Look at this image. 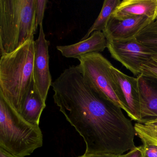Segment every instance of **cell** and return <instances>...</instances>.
<instances>
[{
  "label": "cell",
  "instance_id": "5",
  "mask_svg": "<svg viewBox=\"0 0 157 157\" xmlns=\"http://www.w3.org/2000/svg\"><path fill=\"white\" fill-rule=\"evenodd\" d=\"M78 65L83 78L90 87L101 96L110 100L126 113L120 99L119 90L110 70L111 62L100 53L79 56Z\"/></svg>",
  "mask_w": 157,
  "mask_h": 157
},
{
  "label": "cell",
  "instance_id": "16",
  "mask_svg": "<svg viewBox=\"0 0 157 157\" xmlns=\"http://www.w3.org/2000/svg\"><path fill=\"white\" fill-rule=\"evenodd\" d=\"M136 134L143 144L157 146V127L148 126L137 123L134 125Z\"/></svg>",
  "mask_w": 157,
  "mask_h": 157
},
{
  "label": "cell",
  "instance_id": "8",
  "mask_svg": "<svg viewBox=\"0 0 157 157\" xmlns=\"http://www.w3.org/2000/svg\"><path fill=\"white\" fill-rule=\"evenodd\" d=\"M110 70L120 94V99L131 120L140 123V103L137 78L130 77L114 67Z\"/></svg>",
  "mask_w": 157,
  "mask_h": 157
},
{
  "label": "cell",
  "instance_id": "1",
  "mask_svg": "<svg viewBox=\"0 0 157 157\" xmlns=\"http://www.w3.org/2000/svg\"><path fill=\"white\" fill-rule=\"evenodd\" d=\"M51 86L55 103L84 140V154L120 156L136 147L131 120L89 86L78 66L65 70Z\"/></svg>",
  "mask_w": 157,
  "mask_h": 157
},
{
  "label": "cell",
  "instance_id": "7",
  "mask_svg": "<svg viewBox=\"0 0 157 157\" xmlns=\"http://www.w3.org/2000/svg\"><path fill=\"white\" fill-rule=\"evenodd\" d=\"M39 26V36L35 41L34 82L36 91L45 102L48 90L53 82L49 68V42L46 39L43 24Z\"/></svg>",
  "mask_w": 157,
  "mask_h": 157
},
{
  "label": "cell",
  "instance_id": "20",
  "mask_svg": "<svg viewBox=\"0 0 157 157\" xmlns=\"http://www.w3.org/2000/svg\"><path fill=\"white\" fill-rule=\"evenodd\" d=\"M143 147L142 145L136 147L128 151L127 153L121 155L122 157H142Z\"/></svg>",
  "mask_w": 157,
  "mask_h": 157
},
{
  "label": "cell",
  "instance_id": "14",
  "mask_svg": "<svg viewBox=\"0 0 157 157\" xmlns=\"http://www.w3.org/2000/svg\"><path fill=\"white\" fill-rule=\"evenodd\" d=\"M121 1L120 0H105L104 1L101 10L91 27L89 29L86 34L81 39L85 40L89 38L91 35L96 31L102 32L105 28L106 23L112 16L117 7Z\"/></svg>",
  "mask_w": 157,
  "mask_h": 157
},
{
  "label": "cell",
  "instance_id": "23",
  "mask_svg": "<svg viewBox=\"0 0 157 157\" xmlns=\"http://www.w3.org/2000/svg\"><path fill=\"white\" fill-rule=\"evenodd\" d=\"M144 124L148 126L152 127H157V118L148 121Z\"/></svg>",
  "mask_w": 157,
  "mask_h": 157
},
{
  "label": "cell",
  "instance_id": "19",
  "mask_svg": "<svg viewBox=\"0 0 157 157\" xmlns=\"http://www.w3.org/2000/svg\"><path fill=\"white\" fill-rule=\"evenodd\" d=\"M142 157H157V146L143 144Z\"/></svg>",
  "mask_w": 157,
  "mask_h": 157
},
{
  "label": "cell",
  "instance_id": "13",
  "mask_svg": "<svg viewBox=\"0 0 157 157\" xmlns=\"http://www.w3.org/2000/svg\"><path fill=\"white\" fill-rule=\"evenodd\" d=\"M45 107V102L36 91L34 82L25 98L20 115L30 124L39 126L41 115Z\"/></svg>",
  "mask_w": 157,
  "mask_h": 157
},
{
  "label": "cell",
  "instance_id": "9",
  "mask_svg": "<svg viewBox=\"0 0 157 157\" xmlns=\"http://www.w3.org/2000/svg\"><path fill=\"white\" fill-rule=\"evenodd\" d=\"M154 21L146 16L118 19L111 16L102 31L107 42L135 38L137 34Z\"/></svg>",
  "mask_w": 157,
  "mask_h": 157
},
{
  "label": "cell",
  "instance_id": "3",
  "mask_svg": "<svg viewBox=\"0 0 157 157\" xmlns=\"http://www.w3.org/2000/svg\"><path fill=\"white\" fill-rule=\"evenodd\" d=\"M36 0L0 1L1 56L18 49L36 34Z\"/></svg>",
  "mask_w": 157,
  "mask_h": 157
},
{
  "label": "cell",
  "instance_id": "21",
  "mask_svg": "<svg viewBox=\"0 0 157 157\" xmlns=\"http://www.w3.org/2000/svg\"><path fill=\"white\" fill-rule=\"evenodd\" d=\"M78 157H122L121 155L116 156V155H108V154H84L82 156Z\"/></svg>",
  "mask_w": 157,
  "mask_h": 157
},
{
  "label": "cell",
  "instance_id": "12",
  "mask_svg": "<svg viewBox=\"0 0 157 157\" xmlns=\"http://www.w3.org/2000/svg\"><path fill=\"white\" fill-rule=\"evenodd\" d=\"M107 46V41L103 33L96 31L85 40L69 45L58 46L56 48L63 56L77 59L85 54L103 52Z\"/></svg>",
  "mask_w": 157,
  "mask_h": 157
},
{
  "label": "cell",
  "instance_id": "17",
  "mask_svg": "<svg viewBox=\"0 0 157 157\" xmlns=\"http://www.w3.org/2000/svg\"><path fill=\"white\" fill-rule=\"evenodd\" d=\"M140 71L141 75L157 79V55L142 64Z\"/></svg>",
  "mask_w": 157,
  "mask_h": 157
},
{
  "label": "cell",
  "instance_id": "18",
  "mask_svg": "<svg viewBox=\"0 0 157 157\" xmlns=\"http://www.w3.org/2000/svg\"><path fill=\"white\" fill-rule=\"evenodd\" d=\"M48 2V1L47 0H36V25L37 27L43 24L45 10Z\"/></svg>",
  "mask_w": 157,
  "mask_h": 157
},
{
  "label": "cell",
  "instance_id": "2",
  "mask_svg": "<svg viewBox=\"0 0 157 157\" xmlns=\"http://www.w3.org/2000/svg\"><path fill=\"white\" fill-rule=\"evenodd\" d=\"M35 41L33 36L0 59V95L19 114L34 82Z\"/></svg>",
  "mask_w": 157,
  "mask_h": 157
},
{
  "label": "cell",
  "instance_id": "4",
  "mask_svg": "<svg viewBox=\"0 0 157 157\" xmlns=\"http://www.w3.org/2000/svg\"><path fill=\"white\" fill-rule=\"evenodd\" d=\"M43 144L39 126L25 120L0 95V147L15 156L24 157Z\"/></svg>",
  "mask_w": 157,
  "mask_h": 157
},
{
  "label": "cell",
  "instance_id": "6",
  "mask_svg": "<svg viewBox=\"0 0 157 157\" xmlns=\"http://www.w3.org/2000/svg\"><path fill=\"white\" fill-rule=\"evenodd\" d=\"M107 48L114 59L137 77L141 74V65L157 55L136 37L107 42Z\"/></svg>",
  "mask_w": 157,
  "mask_h": 157
},
{
  "label": "cell",
  "instance_id": "22",
  "mask_svg": "<svg viewBox=\"0 0 157 157\" xmlns=\"http://www.w3.org/2000/svg\"><path fill=\"white\" fill-rule=\"evenodd\" d=\"M0 157H21L15 156L6 151L2 148L0 147Z\"/></svg>",
  "mask_w": 157,
  "mask_h": 157
},
{
  "label": "cell",
  "instance_id": "10",
  "mask_svg": "<svg viewBox=\"0 0 157 157\" xmlns=\"http://www.w3.org/2000/svg\"><path fill=\"white\" fill-rule=\"evenodd\" d=\"M137 78L140 103L139 124H144L157 118V79L141 74Z\"/></svg>",
  "mask_w": 157,
  "mask_h": 157
},
{
  "label": "cell",
  "instance_id": "15",
  "mask_svg": "<svg viewBox=\"0 0 157 157\" xmlns=\"http://www.w3.org/2000/svg\"><path fill=\"white\" fill-rule=\"evenodd\" d=\"M136 38L157 55V21L151 23L141 30Z\"/></svg>",
  "mask_w": 157,
  "mask_h": 157
},
{
  "label": "cell",
  "instance_id": "11",
  "mask_svg": "<svg viewBox=\"0 0 157 157\" xmlns=\"http://www.w3.org/2000/svg\"><path fill=\"white\" fill-rule=\"evenodd\" d=\"M111 16L118 19L146 16L157 21V0H124Z\"/></svg>",
  "mask_w": 157,
  "mask_h": 157
}]
</instances>
